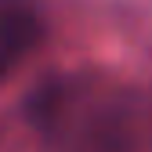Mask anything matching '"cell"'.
<instances>
[{
    "instance_id": "1",
    "label": "cell",
    "mask_w": 152,
    "mask_h": 152,
    "mask_svg": "<svg viewBox=\"0 0 152 152\" xmlns=\"http://www.w3.org/2000/svg\"><path fill=\"white\" fill-rule=\"evenodd\" d=\"M26 116L51 152H138L145 109L105 72H58L29 94Z\"/></svg>"
},
{
    "instance_id": "2",
    "label": "cell",
    "mask_w": 152,
    "mask_h": 152,
    "mask_svg": "<svg viewBox=\"0 0 152 152\" xmlns=\"http://www.w3.org/2000/svg\"><path fill=\"white\" fill-rule=\"evenodd\" d=\"M44 40L40 0H0V80L11 76Z\"/></svg>"
}]
</instances>
